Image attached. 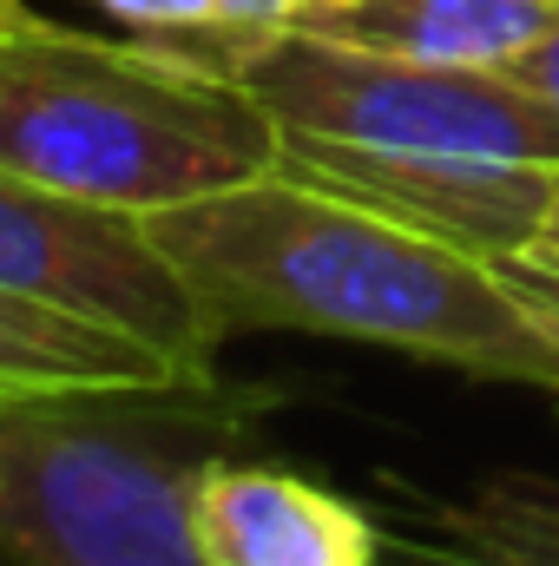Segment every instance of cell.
<instances>
[{
	"label": "cell",
	"instance_id": "3",
	"mask_svg": "<svg viewBox=\"0 0 559 566\" xmlns=\"http://www.w3.org/2000/svg\"><path fill=\"white\" fill-rule=\"evenodd\" d=\"M283 158V133L171 40L40 27L0 40V171L151 218Z\"/></svg>",
	"mask_w": 559,
	"mask_h": 566
},
{
	"label": "cell",
	"instance_id": "5",
	"mask_svg": "<svg viewBox=\"0 0 559 566\" xmlns=\"http://www.w3.org/2000/svg\"><path fill=\"white\" fill-rule=\"evenodd\" d=\"M0 290L113 323L184 369H218V336L145 218L0 171Z\"/></svg>",
	"mask_w": 559,
	"mask_h": 566
},
{
	"label": "cell",
	"instance_id": "15",
	"mask_svg": "<svg viewBox=\"0 0 559 566\" xmlns=\"http://www.w3.org/2000/svg\"><path fill=\"white\" fill-rule=\"evenodd\" d=\"M40 27H53V20H40L27 0H0V40H20V33H40Z\"/></svg>",
	"mask_w": 559,
	"mask_h": 566
},
{
	"label": "cell",
	"instance_id": "11",
	"mask_svg": "<svg viewBox=\"0 0 559 566\" xmlns=\"http://www.w3.org/2000/svg\"><path fill=\"white\" fill-rule=\"evenodd\" d=\"M106 20H126L133 33L151 40H184V33H211L218 27V0H86Z\"/></svg>",
	"mask_w": 559,
	"mask_h": 566
},
{
	"label": "cell",
	"instance_id": "7",
	"mask_svg": "<svg viewBox=\"0 0 559 566\" xmlns=\"http://www.w3.org/2000/svg\"><path fill=\"white\" fill-rule=\"evenodd\" d=\"M389 566H559V481L494 474L467 494L382 481Z\"/></svg>",
	"mask_w": 559,
	"mask_h": 566
},
{
	"label": "cell",
	"instance_id": "14",
	"mask_svg": "<svg viewBox=\"0 0 559 566\" xmlns=\"http://www.w3.org/2000/svg\"><path fill=\"white\" fill-rule=\"evenodd\" d=\"M534 244H553L559 251V165H547V191H540V231Z\"/></svg>",
	"mask_w": 559,
	"mask_h": 566
},
{
	"label": "cell",
	"instance_id": "12",
	"mask_svg": "<svg viewBox=\"0 0 559 566\" xmlns=\"http://www.w3.org/2000/svg\"><path fill=\"white\" fill-rule=\"evenodd\" d=\"M336 0H218L211 33H277V27H316Z\"/></svg>",
	"mask_w": 559,
	"mask_h": 566
},
{
	"label": "cell",
	"instance_id": "1",
	"mask_svg": "<svg viewBox=\"0 0 559 566\" xmlns=\"http://www.w3.org/2000/svg\"><path fill=\"white\" fill-rule=\"evenodd\" d=\"M145 231L218 349L271 329L336 336L559 402V349L481 251L289 158L151 211Z\"/></svg>",
	"mask_w": 559,
	"mask_h": 566
},
{
	"label": "cell",
	"instance_id": "2",
	"mask_svg": "<svg viewBox=\"0 0 559 566\" xmlns=\"http://www.w3.org/2000/svg\"><path fill=\"white\" fill-rule=\"evenodd\" d=\"M277 402L224 369L0 396V566H204L191 488Z\"/></svg>",
	"mask_w": 559,
	"mask_h": 566
},
{
	"label": "cell",
	"instance_id": "9",
	"mask_svg": "<svg viewBox=\"0 0 559 566\" xmlns=\"http://www.w3.org/2000/svg\"><path fill=\"white\" fill-rule=\"evenodd\" d=\"M178 369L184 363H171L165 349H151L113 323H93V316L0 290V396L151 382V376H178Z\"/></svg>",
	"mask_w": 559,
	"mask_h": 566
},
{
	"label": "cell",
	"instance_id": "8",
	"mask_svg": "<svg viewBox=\"0 0 559 566\" xmlns=\"http://www.w3.org/2000/svg\"><path fill=\"white\" fill-rule=\"evenodd\" d=\"M559 27V0H336L316 33L434 66H514Z\"/></svg>",
	"mask_w": 559,
	"mask_h": 566
},
{
	"label": "cell",
	"instance_id": "13",
	"mask_svg": "<svg viewBox=\"0 0 559 566\" xmlns=\"http://www.w3.org/2000/svg\"><path fill=\"white\" fill-rule=\"evenodd\" d=\"M507 73H514L527 93H540L547 106H559V27H553V33H540V40H534Z\"/></svg>",
	"mask_w": 559,
	"mask_h": 566
},
{
	"label": "cell",
	"instance_id": "6",
	"mask_svg": "<svg viewBox=\"0 0 559 566\" xmlns=\"http://www.w3.org/2000/svg\"><path fill=\"white\" fill-rule=\"evenodd\" d=\"M191 534L204 566H389L369 507L251 454H224L198 474Z\"/></svg>",
	"mask_w": 559,
	"mask_h": 566
},
{
	"label": "cell",
	"instance_id": "10",
	"mask_svg": "<svg viewBox=\"0 0 559 566\" xmlns=\"http://www.w3.org/2000/svg\"><path fill=\"white\" fill-rule=\"evenodd\" d=\"M487 264L500 271V283L520 296V310L559 349V251L553 244H507V251H487Z\"/></svg>",
	"mask_w": 559,
	"mask_h": 566
},
{
	"label": "cell",
	"instance_id": "4",
	"mask_svg": "<svg viewBox=\"0 0 559 566\" xmlns=\"http://www.w3.org/2000/svg\"><path fill=\"white\" fill-rule=\"evenodd\" d=\"M171 46L224 73L289 139H329L395 158L559 165V106L527 93L507 66H434L316 27L184 33Z\"/></svg>",
	"mask_w": 559,
	"mask_h": 566
}]
</instances>
